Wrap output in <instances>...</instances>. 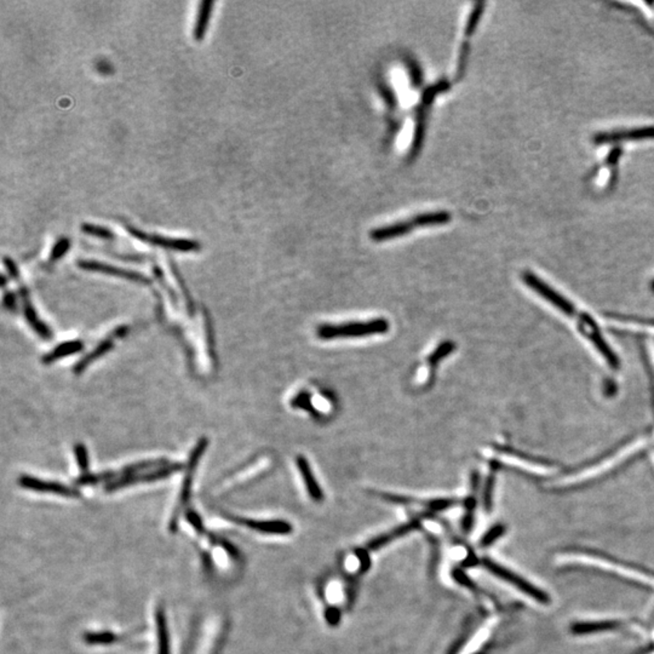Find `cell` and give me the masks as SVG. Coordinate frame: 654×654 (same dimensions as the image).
<instances>
[{
    "instance_id": "6da1fadb",
    "label": "cell",
    "mask_w": 654,
    "mask_h": 654,
    "mask_svg": "<svg viewBox=\"0 0 654 654\" xmlns=\"http://www.w3.org/2000/svg\"><path fill=\"white\" fill-rule=\"evenodd\" d=\"M389 329H391V324L388 320L384 318H375L369 321L320 325L316 329V336L323 340L361 338V337H370V336L384 335Z\"/></svg>"
},
{
    "instance_id": "7a4b0ae2",
    "label": "cell",
    "mask_w": 654,
    "mask_h": 654,
    "mask_svg": "<svg viewBox=\"0 0 654 654\" xmlns=\"http://www.w3.org/2000/svg\"><path fill=\"white\" fill-rule=\"evenodd\" d=\"M208 446V439L203 436V437L199 439L197 445L194 446L193 450L190 452V455H189L187 467H186V477L183 479L182 487H181V492H179L178 505L177 508L175 509L173 517H171V520H170V530H171L173 532L177 530L178 517H179L181 510L187 505L188 501H189V498H190L192 485H193L194 477H195V470H197L199 461L201 459V457H203L204 453L206 451Z\"/></svg>"
},
{
    "instance_id": "3957f363",
    "label": "cell",
    "mask_w": 654,
    "mask_h": 654,
    "mask_svg": "<svg viewBox=\"0 0 654 654\" xmlns=\"http://www.w3.org/2000/svg\"><path fill=\"white\" fill-rule=\"evenodd\" d=\"M125 229L131 237L138 239L140 241L149 243V245L157 246V248H162V249L184 252V254L195 252V251L200 250V243L195 241V240H190V239L170 238V237H164V235H159V234L148 233V232H144L142 229L138 228V227L129 224H125Z\"/></svg>"
},
{
    "instance_id": "277c9868",
    "label": "cell",
    "mask_w": 654,
    "mask_h": 654,
    "mask_svg": "<svg viewBox=\"0 0 654 654\" xmlns=\"http://www.w3.org/2000/svg\"><path fill=\"white\" fill-rule=\"evenodd\" d=\"M483 565L491 574H494L496 577L502 579L504 582H507L508 584H510L512 587L519 589L521 593H526L530 598L537 600L538 602H541V604H548V595L542 591L541 589H538L537 587L528 583L526 579L521 578L520 576H517L516 574L509 571L508 568L503 567V566L498 565L497 563H494L490 558H485Z\"/></svg>"
},
{
    "instance_id": "5b68a950",
    "label": "cell",
    "mask_w": 654,
    "mask_h": 654,
    "mask_svg": "<svg viewBox=\"0 0 654 654\" xmlns=\"http://www.w3.org/2000/svg\"><path fill=\"white\" fill-rule=\"evenodd\" d=\"M182 469V464L179 463H168L164 467H159L157 469H153L149 472H141L138 475H131V477H119L116 481L108 483L106 486V491L113 492L117 490H122L125 487L133 486L136 483L141 482L159 481L162 479H168L171 477L173 472H179Z\"/></svg>"
},
{
    "instance_id": "8992f818",
    "label": "cell",
    "mask_w": 654,
    "mask_h": 654,
    "mask_svg": "<svg viewBox=\"0 0 654 654\" xmlns=\"http://www.w3.org/2000/svg\"><path fill=\"white\" fill-rule=\"evenodd\" d=\"M78 267L83 269V270H87V272L100 273V274L109 275V276H114V278H122V279L130 280L131 283H136V284H152V280L149 279L147 275L138 273V272H133V270H130V269L120 268V267L112 265V264L103 263V262H100V261L80 259V261H78Z\"/></svg>"
},
{
    "instance_id": "52a82bcc",
    "label": "cell",
    "mask_w": 654,
    "mask_h": 654,
    "mask_svg": "<svg viewBox=\"0 0 654 654\" xmlns=\"http://www.w3.org/2000/svg\"><path fill=\"white\" fill-rule=\"evenodd\" d=\"M523 281L527 285L530 289H532L536 294H539L542 298L545 299L550 305H553L555 308H558L561 313L566 315H574L576 308L574 303H571L563 294H558L556 290L550 287L548 284H545L543 280L539 279L538 276L532 273H525L523 274Z\"/></svg>"
},
{
    "instance_id": "ba28073f",
    "label": "cell",
    "mask_w": 654,
    "mask_h": 654,
    "mask_svg": "<svg viewBox=\"0 0 654 654\" xmlns=\"http://www.w3.org/2000/svg\"><path fill=\"white\" fill-rule=\"evenodd\" d=\"M229 520L234 521L243 527L249 528L251 531L267 534V536H289L294 531L291 523L285 520H257V519H248L229 515Z\"/></svg>"
},
{
    "instance_id": "9c48e42d",
    "label": "cell",
    "mask_w": 654,
    "mask_h": 654,
    "mask_svg": "<svg viewBox=\"0 0 654 654\" xmlns=\"http://www.w3.org/2000/svg\"><path fill=\"white\" fill-rule=\"evenodd\" d=\"M580 331H583L584 335L588 337L589 340L593 343L595 349L598 350L601 356H604V360L612 366L613 369H618L619 360L615 353L612 348L609 347V343L604 340V336L600 334L598 326L593 323V318L589 315L584 314L580 318Z\"/></svg>"
},
{
    "instance_id": "30bf717a",
    "label": "cell",
    "mask_w": 654,
    "mask_h": 654,
    "mask_svg": "<svg viewBox=\"0 0 654 654\" xmlns=\"http://www.w3.org/2000/svg\"><path fill=\"white\" fill-rule=\"evenodd\" d=\"M19 485L25 490H31L34 492L52 493L56 496L66 498H79L80 492L74 487L66 486L61 482L46 481L38 477L22 475L19 479Z\"/></svg>"
},
{
    "instance_id": "8fae6325",
    "label": "cell",
    "mask_w": 654,
    "mask_h": 654,
    "mask_svg": "<svg viewBox=\"0 0 654 654\" xmlns=\"http://www.w3.org/2000/svg\"><path fill=\"white\" fill-rule=\"evenodd\" d=\"M654 138V127H642L625 131L604 132L598 133L593 138V142L598 144L604 143L623 142V141H644Z\"/></svg>"
},
{
    "instance_id": "7c38bea8",
    "label": "cell",
    "mask_w": 654,
    "mask_h": 654,
    "mask_svg": "<svg viewBox=\"0 0 654 654\" xmlns=\"http://www.w3.org/2000/svg\"><path fill=\"white\" fill-rule=\"evenodd\" d=\"M296 466H297L301 477H302L303 483H305V491L308 493L310 499L316 503L323 502L325 498L324 491L320 486L319 482L316 481V479H315L314 472L310 467L309 461H307L305 457L299 455L296 458Z\"/></svg>"
},
{
    "instance_id": "4fadbf2b",
    "label": "cell",
    "mask_w": 654,
    "mask_h": 654,
    "mask_svg": "<svg viewBox=\"0 0 654 654\" xmlns=\"http://www.w3.org/2000/svg\"><path fill=\"white\" fill-rule=\"evenodd\" d=\"M370 552L367 549H356L345 554L343 558V567L349 576L365 574L371 566Z\"/></svg>"
},
{
    "instance_id": "5bb4252c",
    "label": "cell",
    "mask_w": 654,
    "mask_h": 654,
    "mask_svg": "<svg viewBox=\"0 0 654 654\" xmlns=\"http://www.w3.org/2000/svg\"><path fill=\"white\" fill-rule=\"evenodd\" d=\"M21 297H22V303H23V313H25V320L28 321V324L31 325L32 329L36 331V334L41 336L43 340H50L52 337L50 329L41 321V318L36 314V309L32 305L28 291L25 287H22Z\"/></svg>"
},
{
    "instance_id": "9a60e30c",
    "label": "cell",
    "mask_w": 654,
    "mask_h": 654,
    "mask_svg": "<svg viewBox=\"0 0 654 654\" xmlns=\"http://www.w3.org/2000/svg\"><path fill=\"white\" fill-rule=\"evenodd\" d=\"M154 617H155V628H157V654H171L168 618H166V612H165L164 606H162V604L157 606Z\"/></svg>"
},
{
    "instance_id": "2e32d148",
    "label": "cell",
    "mask_w": 654,
    "mask_h": 654,
    "mask_svg": "<svg viewBox=\"0 0 654 654\" xmlns=\"http://www.w3.org/2000/svg\"><path fill=\"white\" fill-rule=\"evenodd\" d=\"M215 1L212 0H203L199 3L198 14L193 25V38L195 41H203L208 32L210 19L212 15V8Z\"/></svg>"
},
{
    "instance_id": "e0dca14e",
    "label": "cell",
    "mask_w": 654,
    "mask_h": 654,
    "mask_svg": "<svg viewBox=\"0 0 654 654\" xmlns=\"http://www.w3.org/2000/svg\"><path fill=\"white\" fill-rule=\"evenodd\" d=\"M83 349H84V343L81 340H68V342H63L61 345L55 347L54 349L51 350L50 353H47V354L43 356L41 361L45 365H51L56 361L61 360L62 358L74 356Z\"/></svg>"
},
{
    "instance_id": "ac0fdd59",
    "label": "cell",
    "mask_w": 654,
    "mask_h": 654,
    "mask_svg": "<svg viewBox=\"0 0 654 654\" xmlns=\"http://www.w3.org/2000/svg\"><path fill=\"white\" fill-rule=\"evenodd\" d=\"M114 347V338L112 336H109L106 340H102L100 345H97L95 349L92 350L91 353H89L87 356H84L80 361L76 362V366H74V373L76 375H80L84 371L87 370L89 366L94 364L95 361L98 360L100 358H102L103 356L108 354L111 350L113 349Z\"/></svg>"
},
{
    "instance_id": "d6986e66",
    "label": "cell",
    "mask_w": 654,
    "mask_h": 654,
    "mask_svg": "<svg viewBox=\"0 0 654 654\" xmlns=\"http://www.w3.org/2000/svg\"><path fill=\"white\" fill-rule=\"evenodd\" d=\"M609 326L613 329L623 332H633V334H641V335L654 336V323H644V321H634L631 319H618L609 320Z\"/></svg>"
},
{
    "instance_id": "ffe728a7",
    "label": "cell",
    "mask_w": 654,
    "mask_h": 654,
    "mask_svg": "<svg viewBox=\"0 0 654 654\" xmlns=\"http://www.w3.org/2000/svg\"><path fill=\"white\" fill-rule=\"evenodd\" d=\"M412 228H415V224L410 221L405 222H399V224H391L388 227H382L371 232V239L375 241H383V240H389V239L399 238L408 232Z\"/></svg>"
},
{
    "instance_id": "44dd1931",
    "label": "cell",
    "mask_w": 654,
    "mask_h": 654,
    "mask_svg": "<svg viewBox=\"0 0 654 654\" xmlns=\"http://www.w3.org/2000/svg\"><path fill=\"white\" fill-rule=\"evenodd\" d=\"M502 456H505V458H508V461L512 464V467L515 466V467L520 468V469L526 470V472H534V474H547V472L553 470V468L549 467L548 464H544L542 461L528 459L525 457H519V455H515L512 452L509 453V452L503 451Z\"/></svg>"
},
{
    "instance_id": "7402d4cb",
    "label": "cell",
    "mask_w": 654,
    "mask_h": 654,
    "mask_svg": "<svg viewBox=\"0 0 654 654\" xmlns=\"http://www.w3.org/2000/svg\"><path fill=\"white\" fill-rule=\"evenodd\" d=\"M619 626H620V623H618V622L578 623L574 624L572 626V631H574V634L577 635L595 634V633H602V631L617 629Z\"/></svg>"
},
{
    "instance_id": "603a6c76",
    "label": "cell",
    "mask_w": 654,
    "mask_h": 654,
    "mask_svg": "<svg viewBox=\"0 0 654 654\" xmlns=\"http://www.w3.org/2000/svg\"><path fill=\"white\" fill-rule=\"evenodd\" d=\"M451 213L440 211V212L423 213L417 217L412 218V224L415 227H429V226H440L446 224L451 221Z\"/></svg>"
},
{
    "instance_id": "cb8c5ba5",
    "label": "cell",
    "mask_w": 654,
    "mask_h": 654,
    "mask_svg": "<svg viewBox=\"0 0 654 654\" xmlns=\"http://www.w3.org/2000/svg\"><path fill=\"white\" fill-rule=\"evenodd\" d=\"M80 229L83 233L87 234L90 237H94V238L103 239V240H113L116 238V234H114L112 229L107 228L103 226H98V224L84 222L81 224Z\"/></svg>"
},
{
    "instance_id": "d4e9b609",
    "label": "cell",
    "mask_w": 654,
    "mask_h": 654,
    "mask_svg": "<svg viewBox=\"0 0 654 654\" xmlns=\"http://www.w3.org/2000/svg\"><path fill=\"white\" fill-rule=\"evenodd\" d=\"M453 350H455V343L453 342H451V340L442 342V345H439L428 358V364L431 367H435V366L440 364L442 359H445L446 356H450Z\"/></svg>"
},
{
    "instance_id": "484cf974",
    "label": "cell",
    "mask_w": 654,
    "mask_h": 654,
    "mask_svg": "<svg viewBox=\"0 0 654 654\" xmlns=\"http://www.w3.org/2000/svg\"><path fill=\"white\" fill-rule=\"evenodd\" d=\"M73 453H74V458H76V464H78V468H79L81 474L87 475V472H89V468H90V458H89V451H87V446L81 442H78L73 447Z\"/></svg>"
},
{
    "instance_id": "4316f807",
    "label": "cell",
    "mask_w": 654,
    "mask_h": 654,
    "mask_svg": "<svg viewBox=\"0 0 654 654\" xmlns=\"http://www.w3.org/2000/svg\"><path fill=\"white\" fill-rule=\"evenodd\" d=\"M118 639H120L118 635L113 634L111 631H102V633H89L84 636V641L89 644H111L117 642Z\"/></svg>"
},
{
    "instance_id": "83f0119b",
    "label": "cell",
    "mask_w": 654,
    "mask_h": 654,
    "mask_svg": "<svg viewBox=\"0 0 654 654\" xmlns=\"http://www.w3.org/2000/svg\"><path fill=\"white\" fill-rule=\"evenodd\" d=\"M69 249H71V240L69 239L66 238V237L57 239L56 243L51 249L50 257H49L50 262L60 261L68 252Z\"/></svg>"
},
{
    "instance_id": "f1b7e54d",
    "label": "cell",
    "mask_w": 654,
    "mask_h": 654,
    "mask_svg": "<svg viewBox=\"0 0 654 654\" xmlns=\"http://www.w3.org/2000/svg\"><path fill=\"white\" fill-rule=\"evenodd\" d=\"M504 526L503 525H496L493 526L492 528H490L483 536H482L481 539H480V547L482 548H487L490 545H492L493 543L497 541L498 538H501L504 533Z\"/></svg>"
},
{
    "instance_id": "f546056e",
    "label": "cell",
    "mask_w": 654,
    "mask_h": 654,
    "mask_svg": "<svg viewBox=\"0 0 654 654\" xmlns=\"http://www.w3.org/2000/svg\"><path fill=\"white\" fill-rule=\"evenodd\" d=\"M483 3H477L474 10H472V15L469 17V21H468L467 28H466V33L468 36L472 34L475 32V28H477V23L480 21V17H481L482 12H483Z\"/></svg>"
},
{
    "instance_id": "4dcf8cb0",
    "label": "cell",
    "mask_w": 654,
    "mask_h": 654,
    "mask_svg": "<svg viewBox=\"0 0 654 654\" xmlns=\"http://www.w3.org/2000/svg\"><path fill=\"white\" fill-rule=\"evenodd\" d=\"M493 488H494V477L491 474L487 479L486 485H485V491H483V505L486 507L487 510H490L492 507Z\"/></svg>"
},
{
    "instance_id": "1f68e13d",
    "label": "cell",
    "mask_w": 654,
    "mask_h": 654,
    "mask_svg": "<svg viewBox=\"0 0 654 654\" xmlns=\"http://www.w3.org/2000/svg\"><path fill=\"white\" fill-rule=\"evenodd\" d=\"M448 87H450V85H448V83H447V81H440L439 84H436V85L431 87L429 90H426V91L424 92V95H423V97H424V101H430L431 98L435 96L436 94L445 91V90L448 89Z\"/></svg>"
},
{
    "instance_id": "d6a6232c",
    "label": "cell",
    "mask_w": 654,
    "mask_h": 654,
    "mask_svg": "<svg viewBox=\"0 0 654 654\" xmlns=\"http://www.w3.org/2000/svg\"><path fill=\"white\" fill-rule=\"evenodd\" d=\"M3 261H4V265H6V270L9 272V275H10L11 278L15 280L20 279V272H19V268H17V265H16L15 262H14V259L6 256V257L3 259Z\"/></svg>"
},
{
    "instance_id": "836d02e7",
    "label": "cell",
    "mask_w": 654,
    "mask_h": 654,
    "mask_svg": "<svg viewBox=\"0 0 654 654\" xmlns=\"http://www.w3.org/2000/svg\"><path fill=\"white\" fill-rule=\"evenodd\" d=\"M187 520L197 531H203V521H201V519L199 516L198 512H194L192 509L187 510Z\"/></svg>"
},
{
    "instance_id": "e575fe53",
    "label": "cell",
    "mask_w": 654,
    "mask_h": 654,
    "mask_svg": "<svg viewBox=\"0 0 654 654\" xmlns=\"http://www.w3.org/2000/svg\"><path fill=\"white\" fill-rule=\"evenodd\" d=\"M129 332H130V327H129V326H119L116 330L113 331L111 336H112L114 340H119V338L125 337Z\"/></svg>"
},
{
    "instance_id": "d590c367",
    "label": "cell",
    "mask_w": 654,
    "mask_h": 654,
    "mask_svg": "<svg viewBox=\"0 0 654 654\" xmlns=\"http://www.w3.org/2000/svg\"><path fill=\"white\" fill-rule=\"evenodd\" d=\"M4 305H6L8 309H15L16 307V296L12 294V292H6V296H4Z\"/></svg>"
},
{
    "instance_id": "8d00e7d4",
    "label": "cell",
    "mask_w": 654,
    "mask_h": 654,
    "mask_svg": "<svg viewBox=\"0 0 654 654\" xmlns=\"http://www.w3.org/2000/svg\"><path fill=\"white\" fill-rule=\"evenodd\" d=\"M653 290H654V283H653Z\"/></svg>"
}]
</instances>
